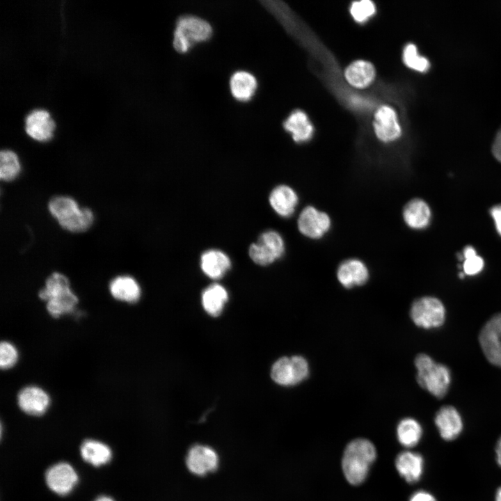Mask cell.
Here are the masks:
<instances>
[{"label":"cell","mask_w":501,"mask_h":501,"mask_svg":"<svg viewBox=\"0 0 501 501\" xmlns=\"http://www.w3.org/2000/svg\"><path fill=\"white\" fill-rule=\"evenodd\" d=\"M376 457V448L369 440L357 438L347 444L342 459V468L347 482L352 485L363 483Z\"/></svg>","instance_id":"1"},{"label":"cell","mask_w":501,"mask_h":501,"mask_svg":"<svg viewBox=\"0 0 501 501\" xmlns=\"http://www.w3.org/2000/svg\"><path fill=\"white\" fill-rule=\"evenodd\" d=\"M418 384L434 397L441 399L445 396L451 383L449 368L435 362L425 353L418 354L415 359Z\"/></svg>","instance_id":"2"},{"label":"cell","mask_w":501,"mask_h":501,"mask_svg":"<svg viewBox=\"0 0 501 501\" xmlns=\"http://www.w3.org/2000/svg\"><path fill=\"white\" fill-rule=\"evenodd\" d=\"M212 33L209 23L199 17H180L174 31L173 47L180 54L186 53L195 44L210 39Z\"/></svg>","instance_id":"3"},{"label":"cell","mask_w":501,"mask_h":501,"mask_svg":"<svg viewBox=\"0 0 501 501\" xmlns=\"http://www.w3.org/2000/svg\"><path fill=\"white\" fill-rule=\"evenodd\" d=\"M410 316L418 327L426 329L441 326L445 320V308L440 300L433 296L416 299L411 305Z\"/></svg>","instance_id":"4"},{"label":"cell","mask_w":501,"mask_h":501,"mask_svg":"<svg viewBox=\"0 0 501 501\" xmlns=\"http://www.w3.org/2000/svg\"><path fill=\"white\" fill-rule=\"evenodd\" d=\"M309 374L308 363L301 356L282 357L276 360L271 370L272 379L283 386L302 382Z\"/></svg>","instance_id":"5"},{"label":"cell","mask_w":501,"mask_h":501,"mask_svg":"<svg viewBox=\"0 0 501 501\" xmlns=\"http://www.w3.org/2000/svg\"><path fill=\"white\" fill-rule=\"evenodd\" d=\"M285 252V242L280 233L275 230L262 232L256 243L248 249L250 259L262 266L269 265L281 257Z\"/></svg>","instance_id":"6"},{"label":"cell","mask_w":501,"mask_h":501,"mask_svg":"<svg viewBox=\"0 0 501 501\" xmlns=\"http://www.w3.org/2000/svg\"><path fill=\"white\" fill-rule=\"evenodd\" d=\"M479 342L488 361L501 367V313L486 322L479 332Z\"/></svg>","instance_id":"7"},{"label":"cell","mask_w":501,"mask_h":501,"mask_svg":"<svg viewBox=\"0 0 501 501\" xmlns=\"http://www.w3.org/2000/svg\"><path fill=\"white\" fill-rule=\"evenodd\" d=\"M297 227L301 234L305 237L318 239L329 231L331 220L326 212L309 205L304 207L299 214Z\"/></svg>","instance_id":"8"},{"label":"cell","mask_w":501,"mask_h":501,"mask_svg":"<svg viewBox=\"0 0 501 501\" xmlns=\"http://www.w3.org/2000/svg\"><path fill=\"white\" fill-rule=\"evenodd\" d=\"M218 456L211 447L196 444L189 450L186 456L188 470L198 476L214 472L218 466Z\"/></svg>","instance_id":"9"},{"label":"cell","mask_w":501,"mask_h":501,"mask_svg":"<svg viewBox=\"0 0 501 501\" xmlns=\"http://www.w3.org/2000/svg\"><path fill=\"white\" fill-rule=\"evenodd\" d=\"M45 482L51 491L59 495H65L77 485L78 475L70 463L59 462L47 470Z\"/></svg>","instance_id":"10"},{"label":"cell","mask_w":501,"mask_h":501,"mask_svg":"<svg viewBox=\"0 0 501 501\" xmlns=\"http://www.w3.org/2000/svg\"><path fill=\"white\" fill-rule=\"evenodd\" d=\"M55 122L50 113L45 109H35L25 118V131L33 139L46 142L49 141L55 129Z\"/></svg>","instance_id":"11"},{"label":"cell","mask_w":501,"mask_h":501,"mask_svg":"<svg viewBox=\"0 0 501 501\" xmlns=\"http://www.w3.org/2000/svg\"><path fill=\"white\" fill-rule=\"evenodd\" d=\"M435 424L440 437L446 441L455 440L463 428L462 418L452 406H443L436 413Z\"/></svg>","instance_id":"12"},{"label":"cell","mask_w":501,"mask_h":501,"mask_svg":"<svg viewBox=\"0 0 501 501\" xmlns=\"http://www.w3.org/2000/svg\"><path fill=\"white\" fill-rule=\"evenodd\" d=\"M336 275L344 287L352 288L366 283L369 278V270L362 260L349 258L340 264Z\"/></svg>","instance_id":"13"},{"label":"cell","mask_w":501,"mask_h":501,"mask_svg":"<svg viewBox=\"0 0 501 501\" xmlns=\"http://www.w3.org/2000/svg\"><path fill=\"white\" fill-rule=\"evenodd\" d=\"M17 403L22 411L30 415L39 416L47 410L50 399L42 388L27 386L17 395Z\"/></svg>","instance_id":"14"},{"label":"cell","mask_w":501,"mask_h":501,"mask_svg":"<svg viewBox=\"0 0 501 501\" xmlns=\"http://www.w3.org/2000/svg\"><path fill=\"white\" fill-rule=\"evenodd\" d=\"M374 127L376 136L383 142L395 141L401 135L396 113L387 106L380 107L376 112Z\"/></svg>","instance_id":"15"},{"label":"cell","mask_w":501,"mask_h":501,"mask_svg":"<svg viewBox=\"0 0 501 501\" xmlns=\"http://www.w3.org/2000/svg\"><path fill=\"white\" fill-rule=\"evenodd\" d=\"M424 459L417 452L404 451L396 457L395 466L399 474L408 483L418 482L424 472Z\"/></svg>","instance_id":"16"},{"label":"cell","mask_w":501,"mask_h":501,"mask_svg":"<svg viewBox=\"0 0 501 501\" xmlns=\"http://www.w3.org/2000/svg\"><path fill=\"white\" fill-rule=\"evenodd\" d=\"M269 201L274 212L282 217L291 216L297 207L299 197L289 186L280 184L270 193Z\"/></svg>","instance_id":"17"},{"label":"cell","mask_w":501,"mask_h":501,"mask_svg":"<svg viewBox=\"0 0 501 501\" xmlns=\"http://www.w3.org/2000/svg\"><path fill=\"white\" fill-rule=\"evenodd\" d=\"M48 208L51 214L64 229L79 217L82 210L73 198L67 196H56L51 198L49 202Z\"/></svg>","instance_id":"18"},{"label":"cell","mask_w":501,"mask_h":501,"mask_svg":"<svg viewBox=\"0 0 501 501\" xmlns=\"http://www.w3.org/2000/svg\"><path fill=\"white\" fill-rule=\"evenodd\" d=\"M402 216L408 227L422 230L430 223L431 212L429 205L424 200L414 198L404 206Z\"/></svg>","instance_id":"19"},{"label":"cell","mask_w":501,"mask_h":501,"mask_svg":"<svg viewBox=\"0 0 501 501\" xmlns=\"http://www.w3.org/2000/svg\"><path fill=\"white\" fill-rule=\"evenodd\" d=\"M230 267L231 261L229 257L220 250H207L201 255V269L210 278L218 279L223 277Z\"/></svg>","instance_id":"20"},{"label":"cell","mask_w":501,"mask_h":501,"mask_svg":"<svg viewBox=\"0 0 501 501\" xmlns=\"http://www.w3.org/2000/svg\"><path fill=\"white\" fill-rule=\"evenodd\" d=\"M111 295L117 300L134 303L141 296V288L137 281L129 276H120L109 284Z\"/></svg>","instance_id":"21"},{"label":"cell","mask_w":501,"mask_h":501,"mask_svg":"<svg viewBox=\"0 0 501 501\" xmlns=\"http://www.w3.org/2000/svg\"><path fill=\"white\" fill-rule=\"evenodd\" d=\"M257 87L256 78L246 71L234 72L230 79L232 95L238 101L246 102L255 95Z\"/></svg>","instance_id":"22"},{"label":"cell","mask_w":501,"mask_h":501,"mask_svg":"<svg viewBox=\"0 0 501 501\" xmlns=\"http://www.w3.org/2000/svg\"><path fill=\"white\" fill-rule=\"evenodd\" d=\"M80 454L86 462L97 467L108 463L112 458L111 448L94 439H86L81 443Z\"/></svg>","instance_id":"23"},{"label":"cell","mask_w":501,"mask_h":501,"mask_svg":"<svg viewBox=\"0 0 501 501\" xmlns=\"http://www.w3.org/2000/svg\"><path fill=\"white\" fill-rule=\"evenodd\" d=\"M283 125L285 130L292 134L295 142H305L312 137V125L306 114L301 111L297 110L292 112Z\"/></svg>","instance_id":"24"},{"label":"cell","mask_w":501,"mask_h":501,"mask_svg":"<svg viewBox=\"0 0 501 501\" xmlns=\"http://www.w3.org/2000/svg\"><path fill=\"white\" fill-rule=\"evenodd\" d=\"M375 77L374 66L367 61H356L353 62L345 71V77L348 82L356 88H365L369 86Z\"/></svg>","instance_id":"25"},{"label":"cell","mask_w":501,"mask_h":501,"mask_svg":"<svg viewBox=\"0 0 501 501\" xmlns=\"http://www.w3.org/2000/svg\"><path fill=\"white\" fill-rule=\"evenodd\" d=\"M228 294L222 285L215 283L207 287L202 294V303L205 311L212 316H218L228 301Z\"/></svg>","instance_id":"26"},{"label":"cell","mask_w":501,"mask_h":501,"mask_svg":"<svg viewBox=\"0 0 501 501\" xmlns=\"http://www.w3.org/2000/svg\"><path fill=\"white\" fill-rule=\"evenodd\" d=\"M422 427L415 419L406 418L401 420L397 427L399 442L406 447H413L418 444L422 436Z\"/></svg>","instance_id":"27"},{"label":"cell","mask_w":501,"mask_h":501,"mask_svg":"<svg viewBox=\"0 0 501 501\" xmlns=\"http://www.w3.org/2000/svg\"><path fill=\"white\" fill-rule=\"evenodd\" d=\"M77 303L78 298L70 289L49 299L47 302V310L52 317L57 318L72 312Z\"/></svg>","instance_id":"28"},{"label":"cell","mask_w":501,"mask_h":501,"mask_svg":"<svg viewBox=\"0 0 501 501\" xmlns=\"http://www.w3.org/2000/svg\"><path fill=\"white\" fill-rule=\"evenodd\" d=\"M70 289L67 277L60 273H53L46 280L45 287L39 292V297L48 301L51 298Z\"/></svg>","instance_id":"29"},{"label":"cell","mask_w":501,"mask_h":501,"mask_svg":"<svg viewBox=\"0 0 501 501\" xmlns=\"http://www.w3.org/2000/svg\"><path fill=\"white\" fill-rule=\"evenodd\" d=\"M21 166L17 155L12 150H4L0 154V178L9 182L19 174Z\"/></svg>","instance_id":"30"},{"label":"cell","mask_w":501,"mask_h":501,"mask_svg":"<svg viewBox=\"0 0 501 501\" xmlns=\"http://www.w3.org/2000/svg\"><path fill=\"white\" fill-rule=\"evenodd\" d=\"M461 254L463 260L462 267L465 274L475 276L482 271L484 267V260L477 254L476 250L472 246H466Z\"/></svg>","instance_id":"31"},{"label":"cell","mask_w":501,"mask_h":501,"mask_svg":"<svg viewBox=\"0 0 501 501\" xmlns=\"http://www.w3.org/2000/svg\"><path fill=\"white\" fill-rule=\"evenodd\" d=\"M403 59L408 67L420 72L427 71L429 67L428 60L418 54L416 47L413 44L406 46Z\"/></svg>","instance_id":"32"},{"label":"cell","mask_w":501,"mask_h":501,"mask_svg":"<svg viewBox=\"0 0 501 501\" xmlns=\"http://www.w3.org/2000/svg\"><path fill=\"white\" fill-rule=\"evenodd\" d=\"M374 13V4L369 0L353 2L351 7V14L358 22H365Z\"/></svg>","instance_id":"33"},{"label":"cell","mask_w":501,"mask_h":501,"mask_svg":"<svg viewBox=\"0 0 501 501\" xmlns=\"http://www.w3.org/2000/svg\"><path fill=\"white\" fill-rule=\"evenodd\" d=\"M18 353L13 344L8 342H2L0 344V366L7 369L13 367L17 361Z\"/></svg>","instance_id":"34"},{"label":"cell","mask_w":501,"mask_h":501,"mask_svg":"<svg viewBox=\"0 0 501 501\" xmlns=\"http://www.w3.org/2000/svg\"><path fill=\"white\" fill-rule=\"evenodd\" d=\"M490 214L493 219L497 232L501 237V205H496L490 209Z\"/></svg>","instance_id":"35"},{"label":"cell","mask_w":501,"mask_h":501,"mask_svg":"<svg viewBox=\"0 0 501 501\" xmlns=\"http://www.w3.org/2000/svg\"><path fill=\"white\" fill-rule=\"evenodd\" d=\"M409 501H437L436 498L428 491L420 490L415 492L410 498Z\"/></svg>","instance_id":"36"},{"label":"cell","mask_w":501,"mask_h":501,"mask_svg":"<svg viewBox=\"0 0 501 501\" xmlns=\"http://www.w3.org/2000/svg\"><path fill=\"white\" fill-rule=\"evenodd\" d=\"M492 152L494 157L501 162V129L498 132L492 146Z\"/></svg>","instance_id":"37"},{"label":"cell","mask_w":501,"mask_h":501,"mask_svg":"<svg viewBox=\"0 0 501 501\" xmlns=\"http://www.w3.org/2000/svg\"><path fill=\"white\" fill-rule=\"evenodd\" d=\"M496 461L501 468V437L498 439L495 446Z\"/></svg>","instance_id":"38"},{"label":"cell","mask_w":501,"mask_h":501,"mask_svg":"<svg viewBox=\"0 0 501 501\" xmlns=\"http://www.w3.org/2000/svg\"><path fill=\"white\" fill-rule=\"evenodd\" d=\"M94 501H115L113 498L107 495H100L97 497Z\"/></svg>","instance_id":"39"},{"label":"cell","mask_w":501,"mask_h":501,"mask_svg":"<svg viewBox=\"0 0 501 501\" xmlns=\"http://www.w3.org/2000/svg\"><path fill=\"white\" fill-rule=\"evenodd\" d=\"M495 501H501V486H500L496 491Z\"/></svg>","instance_id":"40"}]
</instances>
